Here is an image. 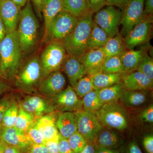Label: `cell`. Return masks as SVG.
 I'll return each instance as SVG.
<instances>
[{"label":"cell","mask_w":153,"mask_h":153,"mask_svg":"<svg viewBox=\"0 0 153 153\" xmlns=\"http://www.w3.org/2000/svg\"><path fill=\"white\" fill-rule=\"evenodd\" d=\"M22 53L17 31L6 34L0 43V76L5 80L16 77L21 62Z\"/></svg>","instance_id":"obj_1"},{"label":"cell","mask_w":153,"mask_h":153,"mask_svg":"<svg viewBox=\"0 0 153 153\" xmlns=\"http://www.w3.org/2000/svg\"><path fill=\"white\" fill-rule=\"evenodd\" d=\"M39 25L30 0L21 10L17 33L23 54L33 51L38 43Z\"/></svg>","instance_id":"obj_2"},{"label":"cell","mask_w":153,"mask_h":153,"mask_svg":"<svg viewBox=\"0 0 153 153\" xmlns=\"http://www.w3.org/2000/svg\"><path fill=\"white\" fill-rule=\"evenodd\" d=\"M93 13L91 12L78 18L74 30L62 41L68 55L80 57L87 51L93 23Z\"/></svg>","instance_id":"obj_3"},{"label":"cell","mask_w":153,"mask_h":153,"mask_svg":"<svg viewBox=\"0 0 153 153\" xmlns=\"http://www.w3.org/2000/svg\"><path fill=\"white\" fill-rule=\"evenodd\" d=\"M67 55L63 42L51 41L44 49L39 59L42 76L60 70Z\"/></svg>","instance_id":"obj_4"},{"label":"cell","mask_w":153,"mask_h":153,"mask_svg":"<svg viewBox=\"0 0 153 153\" xmlns=\"http://www.w3.org/2000/svg\"><path fill=\"white\" fill-rule=\"evenodd\" d=\"M94 114L102 126L123 131L128 125L124 110L115 102L102 105Z\"/></svg>","instance_id":"obj_5"},{"label":"cell","mask_w":153,"mask_h":153,"mask_svg":"<svg viewBox=\"0 0 153 153\" xmlns=\"http://www.w3.org/2000/svg\"><path fill=\"white\" fill-rule=\"evenodd\" d=\"M78 19L67 12L61 11L52 19L45 33L51 41H63L74 30Z\"/></svg>","instance_id":"obj_6"},{"label":"cell","mask_w":153,"mask_h":153,"mask_svg":"<svg viewBox=\"0 0 153 153\" xmlns=\"http://www.w3.org/2000/svg\"><path fill=\"white\" fill-rule=\"evenodd\" d=\"M96 13L93 21L110 37L119 33L122 11L112 6H106Z\"/></svg>","instance_id":"obj_7"},{"label":"cell","mask_w":153,"mask_h":153,"mask_svg":"<svg viewBox=\"0 0 153 153\" xmlns=\"http://www.w3.org/2000/svg\"><path fill=\"white\" fill-rule=\"evenodd\" d=\"M16 76V85L18 87L24 90L33 89L43 76L39 57L31 58Z\"/></svg>","instance_id":"obj_8"},{"label":"cell","mask_w":153,"mask_h":153,"mask_svg":"<svg viewBox=\"0 0 153 153\" xmlns=\"http://www.w3.org/2000/svg\"><path fill=\"white\" fill-rule=\"evenodd\" d=\"M145 0H129L122 10L120 35L125 37L132 28L140 22L143 16Z\"/></svg>","instance_id":"obj_9"},{"label":"cell","mask_w":153,"mask_h":153,"mask_svg":"<svg viewBox=\"0 0 153 153\" xmlns=\"http://www.w3.org/2000/svg\"><path fill=\"white\" fill-rule=\"evenodd\" d=\"M76 115L77 131L88 143H93L97 135L102 126L94 113L77 111Z\"/></svg>","instance_id":"obj_10"},{"label":"cell","mask_w":153,"mask_h":153,"mask_svg":"<svg viewBox=\"0 0 153 153\" xmlns=\"http://www.w3.org/2000/svg\"><path fill=\"white\" fill-rule=\"evenodd\" d=\"M152 16L144 17L137 24L123 39L126 48L133 50L149 40L152 29Z\"/></svg>","instance_id":"obj_11"},{"label":"cell","mask_w":153,"mask_h":153,"mask_svg":"<svg viewBox=\"0 0 153 153\" xmlns=\"http://www.w3.org/2000/svg\"><path fill=\"white\" fill-rule=\"evenodd\" d=\"M21 10V8L12 0L0 1V17L4 26L6 34L17 30Z\"/></svg>","instance_id":"obj_12"},{"label":"cell","mask_w":153,"mask_h":153,"mask_svg":"<svg viewBox=\"0 0 153 153\" xmlns=\"http://www.w3.org/2000/svg\"><path fill=\"white\" fill-rule=\"evenodd\" d=\"M66 80L60 70H57L44 76L39 82V91L42 94L53 97L64 89Z\"/></svg>","instance_id":"obj_13"},{"label":"cell","mask_w":153,"mask_h":153,"mask_svg":"<svg viewBox=\"0 0 153 153\" xmlns=\"http://www.w3.org/2000/svg\"><path fill=\"white\" fill-rule=\"evenodd\" d=\"M0 141L6 146L18 148L24 153L27 152L33 145L25 132L15 127H4Z\"/></svg>","instance_id":"obj_14"},{"label":"cell","mask_w":153,"mask_h":153,"mask_svg":"<svg viewBox=\"0 0 153 153\" xmlns=\"http://www.w3.org/2000/svg\"><path fill=\"white\" fill-rule=\"evenodd\" d=\"M62 67L73 88L79 79L86 75L85 67L80 57H72L67 54Z\"/></svg>","instance_id":"obj_15"},{"label":"cell","mask_w":153,"mask_h":153,"mask_svg":"<svg viewBox=\"0 0 153 153\" xmlns=\"http://www.w3.org/2000/svg\"><path fill=\"white\" fill-rule=\"evenodd\" d=\"M52 99L62 112L79 111V108L82 105V100L78 98L71 85H68Z\"/></svg>","instance_id":"obj_16"},{"label":"cell","mask_w":153,"mask_h":153,"mask_svg":"<svg viewBox=\"0 0 153 153\" xmlns=\"http://www.w3.org/2000/svg\"><path fill=\"white\" fill-rule=\"evenodd\" d=\"M20 105L26 111L38 117L52 113L55 109L51 102L38 96L27 97Z\"/></svg>","instance_id":"obj_17"},{"label":"cell","mask_w":153,"mask_h":153,"mask_svg":"<svg viewBox=\"0 0 153 153\" xmlns=\"http://www.w3.org/2000/svg\"><path fill=\"white\" fill-rule=\"evenodd\" d=\"M80 58L85 67L86 74L91 76L101 71L105 60L102 48L87 50Z\"/></svg>","instance_id":"obj_18"},{"label":"cell","mask_w":153,"mask_h":153,"mask_svg":"<svg viewBox=\"0 0 153 153\" xmlns=\"http://www.w3.org/2000/svg\"><path fill=\"white\" fill-rule=\"evenodd\" d=\"M122 79L125 88L128 90L143 91L153 87V80L137 70L124 74Z\"/></svg>","instance_id":"obj_19"},{"label":"cell","mask_w":153,"mask_h":153,"mask_svg":"<svg viewBox=\"0 0 153 153\" xmlns=\"http://www.w3.org/2000/svg\"><path fill=\"white\" fill-rule=\"evenodd\" d=\"M56 126L59 134L68 139L71 135L77 131L76 115L72 111L62 112L56 121Z\"/></svg>","instance_id":"obj_20"},{"label":"cell","mask_w":153,"mask_h":153,"mask_svg":"<svg viewBox=\"0 0 153 153\" xmlns=\"http://www.w3.org/2000/svg\"><path fill=\"white\" fill-rule=\"evenodd\" d=\"M51 114L38 117L35 123L36 127L43 135L45 141L59 136V133L56 127V120Z\"/></svg>","instance_id":"obj_21"},{"label":"cell","mask_w":153,"mask_h":153,"mask_svg":"<svg viewBox=\"0 0 153 153\" xmlns=\"http://www.w3.org/2000/svg\"><path fill=\"white\" fill-rule=\"evenodd\" d=\"M119 143V137L116 133L110 128L106 127V128H103L102 127L92 144L96 148L112 149L117 147Z\"/></svg>","instance_id":"obj_22"},{"label":"cell","mask_w":153,"mask_h":153,"mask_svg":"<svg viewBox=\"0 0 153 153\" xmlns=\"http://www.w3.org/2000/svg\"><path fill=\"white\" fill-rule=\"evenodd\" d=\"M145 54L144 50H125L120 55L124 73H130L137 70L140 61Z\"/></svg>","instance_id":"obj_23"},{"label":"cell","mask_w":153,"mask_h":153,"mask_svg":"<svg viewBox=\"0 0 153 153\" xmlns=\"http://www.w3.org/2000/svg\"><path fill=\"white\" fill-rule=\"evenodd\" d=\"M121 73H106L97 72L91 76L94 90H101L116 83H120L122 80Z\"/></svg>","instance_id":"obj_24"},{"label":"cell","mask_w":153,"mask_h":153,"mask_svg":"<svg viewBox=\"0 0 153 153\" xmlns=\"http://www.w3.org/2000/svg\"><path fill=\"white\" fill-rule=\"evenodd\" d=\"M62 11L77 18L92 12L88 0H63Z\"/></svg>","instance_id":"obj_25"},{"label":"cell","mask_w":153,"mask_h":153,"mask_svg":"<svg viewBox=\"0 0 153 153\" xmlns=\"http://www.w3.org/2000/svg\"><path fill=\"white\" fill-rule=\"evenodd\" d=\"M63 0H44L42 14L44 18L45 31L49 24L58 13L62 11Z\"/></svg>","instance_id":"obj_26"},{"label":"cell","mask_w":153,"mask_h":153,"mask_svg":"<svg viewBox=\"0 0 153 153\" xmlns=\"http://www.w3.org/2000/svg\"><path fill=\"white\" fill-rule=\"evenodd\" d=\"M125 88L123 82L116 83L99 90V97L102 104L115 102L120 99L125 91Z\"/></svg>","instance_id":"obj_27"},{"label":"cell","mask_w":153,"mask_h":153,"mask_svg":"<svg viewBox=\"0 0 153 153\" xmlns=\"http://www.w3.org/2000/svg\"><path fill=\"white\" fill-rule=\"evenodd\" d=\"M111 38L94 22L88 43L87 50L102 48Z\"/></svg>","instance_id":"obj_28"},{"label":"cell","mask_w":153,"mask_h":153,"mask_svg":"<svg viewBox=\"0 0 153 153\" xmlns=\"http://www.w3.org/2000/svg\"><path fill=\"white\" fill-rule=\"evenodd\" d=\"M125 45L123 37L120 34L111 37L102 47L105 58L116 55H120L125 51Z\"/></svg>","instance_id":"obj_29"},{"label":"cell","mask_w":153,"mask_h":153,"mask_svg":"<svg viewBox=\"0 0 153 153\" xmlns=\"http://www.w3.org/2000/svg\"><path fill=\"white\" fill-rule=\"evenodd\" d=\"M120 99L127 105L137 106L144 103L147 97L146 94L142 91L125 90Z\"/></svg>","instance_id":"obj_30"},{"label":"cell","mask_w":153,"mask_h":153,"mask_svg":"<svg viewBox=\"0 0 153 153\" xmlns=\"http://www.w3.org/2000/svg\"><path fill=\"white\" fill-rule=\"evenodd\" d=\"M36 117L25 110L20 105L15 127L23 132H26L31 126L36 122Z\"/></svg>","instance_id":"obj_31"},{"label":"cell","mask_w":153,"mask_h":153,"mask_svg":"<svg viewBox=\"0 0 153 153\" xmlns=\"http://www.w3.org/2000/svg\"><path fill=\"white\" fill-rule=\"evenodd\" d=\"M98 90H93L84 96L82 98V105L84 110L94 113L100 108L102 103L98 96Z\"/></svg>","instance_id":"obj_32"},{"label":"cell","mask_w":153,"mask_h":153,"mask_svg":"<svg viewBox=\"0 0 153 153\" xmlns=\"http://www.w3.org/2000/svg\"><path fill=\"white\" fill-rule=\"evenodd\" d=\"M101 71L106 73H124L120 55L105 58Z\"/></svg>","instance_id":"obj_33"},{"label":"cell","mask_w":153,"mask_h":153,"mask_svg":"<svg viewBox=\"0 0 153 153\" xmlns=\"http://www.w3.org/2000/svg\"><path fill=\"white\" fill-rule=\"evenodd\" d=\"M19 111V105L15 101L7 110L1 124L4 128L15 127Z\"/></svg>","instance_id":"obj_34"},{"label":"cell","mask_w":153,"mask_h":153,"mask_svg":"<svg viewBox=\"0 0 153 153\" xmlns=\"http://www.w3.org/2000/svg\"><path fill=\"white\" fill-rule=\"evenodd\" d=\"M73 88L78 97H83L87 94L94 90L91 76L86 74L83 76Z\"/></svg>","instance_id":"obj_35"},{"label":"cell","mask_w":153,"mask_h":153,"mask_svg":"<svg viewBox=\"0 0 153 153\" xmlns=\"http://www.w3.org/2000/svg\"><path fill=\"white\" fill-rule=\"evenodd\" d=\"M137 71L141 72L150 79L153 80V60L147 54H145L137 69Z\"/></svg>","instance_id":"obj_36"},{"label":"cell","mask_w":153,"mask_h":153,"mask_svg":"<svg viewBox=\"0 0 153 153\" xmlns=\"http://www.w3.org/2000/svg\"><path fill=\"white\" fill-rule=\"evenodd\" d=\"M68 140L73 153H79L88 143L77 131L71 135Z\"/></svg>","instance_id":"obj_37"},{"label":"cell","mask_w":153,"mask_h":153,"mask_svg":"<svg viewBox=\"0 0 153 153\" xmlns=\"http://www.w3.org/2000/svg\"><path fill=\"white\" fill-rule=\"evenodd\" d=\"M25 133L32 144L45 145L46 141L35 123L31 126Z\"/></svg>","instance_id":"obj_38"},{"label":"cell","mask_w":153,"mask_h":153,"mask_svg":"<svg viewBox=\"0 0 153 153\" xmlns=\"http://www.w3.org/2000/svg\"><path fill=\"white\" fill-rule=\"evenodd\" d=\"M15 101L13 96L6 95L0 98V124L6 111Z\"/></svg>","instance_id":"obj_39"},{"label":"cell","mask_w":153,"mask_h":153,"mask_svg":"<svg viewBox=\"0 0 153 153\" xmlns=\"http://www.w3.org/2000/svg\"><path fill=\"white\" fill-rule=\"evenodd\" d=\"M59 153H73L68 139L64 138L59 134L58 138Z\"/></svg>","instance_id":"obj_40"},{"label":"cell","mask_w":153,"mask_h":153,"mask_svg":"<svg viewBox=\"0 0 153 153\" xmlns=\"http://www.w3.org/2000/svg\"><path fill=\"white\" fill-rule=\"evenodd\" d=\"M58 138L59 136L52 139L47 140L45 141V145L49 153H59Z\"/></svg>","instance_id":"obj_41"},{"label":"cell","mask_w":153,"mask_h":153,"mask_svg":"<svg viewBox=\"0 0 153 153\" xmlns=\"http://www.w3.org/2000/svg\"><path fill=\"white\" fill-rule=\"evenodd\" d=\"M141 119L144 122L152 123L153 122V106L151 105L141 114Z\"/></svg>","instance_id":"obj_42"},{"label":"cell","mask_w":153,"mask_h":153,"mask_svg":"<svg viewBox=\"0 0 153 153\" xmlns=\"http://www.w3.org/2000/svg\"><path fill=\"white\" fill-rule=\"evenodd\" d=\"M144 148L147 153H153V136L149 134L144 137L143 140Z\"/></svg>","instance_id":"obj_43"},{"label":"cell","mask_w":153,"mask_h":153,"mask_svg":"<svg viewBox=\"0 0 153 153\" xmlns=\"http://www.w3.org/2000/svg\"><path fill=\"white\" fill-rule=\"evenodd\" d=\"M90 8L94 13L101 10L105 5L106 0H88Z\"/></svg>","instance_id":"obj_44"},{"label":"cell","mask_w":153,"mask_h":153,"mask_svg":"<svg viewBox=\"0 0 153 153\" xmlns=\"http://www.w3.org/2000/svg\"><path fill=\"white\" fill-rule=\"evenodd\" d=\"M27 153H49L45 145L33 144Z\"/></svg>","instance_id":"obj_45"},{"label":"cell","mask_w":153,"mask_h":153,"mask_svg":"<svg viewBox=\"0 0 153 153\" xmlns=\"http://www.w3.org/2000/svg\"><path fill=\"white\" fill-rule=\"evenodd\" d=\"M129 0H106L105 6H112L117 7L122 10Z\"/></svg>","instance_id":"obj_46"},{"label":"cell","mask_w":153,"mask_h":153,"mask_svg":"<svg viewBox=\"0 0 153 153\" xmlns=\"http://www.w3.org/2000/svg\"><path fill=\"white\" fill-rule=\"evenodd\" d=\"M153 13V0H145L143 16H152Z\"/></svg>","instance_id":"obj_47"},{"label":"cell","mask_w":153,"mask_h":153,"mask_svg":"<svg viewBox=\"0 0 153 153\" xmlns=\"http://www.w3.org/2000/svg\"><path fill=\"white\" fill-rule=\"evenodd\" d=\"M32 1L38 16L41 19L42 17V5H43L44 0H32Z\"/></svg>","instance_id":"obj_48"},{"label":"cell","mask_w":153,"mask_h":153,"mask_svg":"<svg viewBox=\"0 0 153 153\" xmlns=\"http://www.w3.org/2000/svg\"><path fill=\"white\" fill-rule=\"evenodd\" d=\"M5 80L0 76V97L10 89V86Z\"/></svg>","instance_id":"obj_49"},{"label":"cell","mask_w":153,"mask_h":153,"mask_svg":"<svg viewBox=\"0 0 153 153\" xmlns=\"http://www.w3.org/2000/svg\"><path fill=\"white\" fill-rule=\"evenodd\" d=\"M128 152V153H143L138 145L135 141H132L129 143Z\"/></svg>","instance_id":"obj_50"},{"label":"cell","mask_w":153,"mask_h":153,"mask_svg":"<svg viewBox=\"0 0 153 153\" xmlns=\"http://www.w3.org/2000/svg\"><path fill=\"white\" fill-rule=\"evenodd\" d=\"M96 148L91 143H87L85 146L79 153H96Z\"/></svg>","instance_id":"obj_51"},{"label":"cell","mask_w":153,"mask_h":153,"mask_svg":"<svg viewBox=\"0 0 153 153\" xmlns=\"http://www.w3.org/2000/svg\"><path fill=\"white\" fill-rule=\"evenodd\" d=\"M3 153H24L19 149L12 146H5Z\"/></svg>","instance_id":"obj_52"},{"label":"cell","mask_w":153,"mask_h":153,"mask_svg":"<svg viewBox=\"0 0 153 153\" xmlns=\"http://www.w3.org/2000/svg\"><path fill=\"white\" fill-rule=\"evenodd\" d=\"M96 153H119V152L117 151L113 150L112 149L99 148L96 149Z\"/></svg>","instance_id":"obj_53"},{"label":"cell","mask_w":153,"mask_h":153,"mask_svg":"<svg viewBox=\"0 0 153 153\" xmlns=\"http://www.w3.org/2000/svg\"><path fill=\"white\" fill-rule=\"evenodd\" d=\"M6 34H6L4 26L0 17V43L5 37Z\"/></svg>","instance_id":"obj_54"},{"label":"cell","mask_w":153,"mask_h":153,"mask_svg":"<svg viewBox=\"0 0 153 153\" xmlns=\"http://www.w3.org/2000/svg\"><path fill=\"white\" fill-rule=\"evenodd\" d=\"M12 1L21 8L25 7L28 0H12Z\"/></svg>","instance_id":"obj_55"},{"label":"cell","mask_w":153,"mask_h":153,"mask_svg":"<svg viewBox=\"0 0 153 153\" xmlns=\"http://www.w3.org/2000/svg\"><path fill=\"white\" fill-rule=\"evenodd\" d=\"M5 145L2 143L0 141V153H4V149Z\"/></svg>","instance_id":"obj_56"},{"label":"cell","mask_w":153,"mask_h":153,"mask_svg":"<svg viewBox=\"0 0 153 153\" xmlns=\"http://www.w3.org/2000/svg\"><path fill=\"white\" fill-rule=\"evenodd\" d=\"M4 126L1 124H0V140L2 134L3 129H4Z\"/></svg>","instance_id":"obj_57"},{"label":"cell","mask_w":153,"mask_h":153,"mask_svg":"<svg viewBox=\"0 0 153 153\" xmlns=\"http://www.w3.org/2000/svg\"><path fill=\"white\" fill-rule=\"evenodd\" d=\"M1 57H0V68H1Z\"/></svg>","instance_id":"obj_58"},{"label":"cell","mask_w":153,"mask_h":153,"mask_svg":"<svg viewBox=\"0 0 153 153\" xmlns=\"http://www.w3.org/2000/svg\"><path fill=\"white\" fill-rule=\"evenodd\" d=\"M5 1V0H0V1Z\"/></svg>","instance_id":"obj_59"}]
</instances>
